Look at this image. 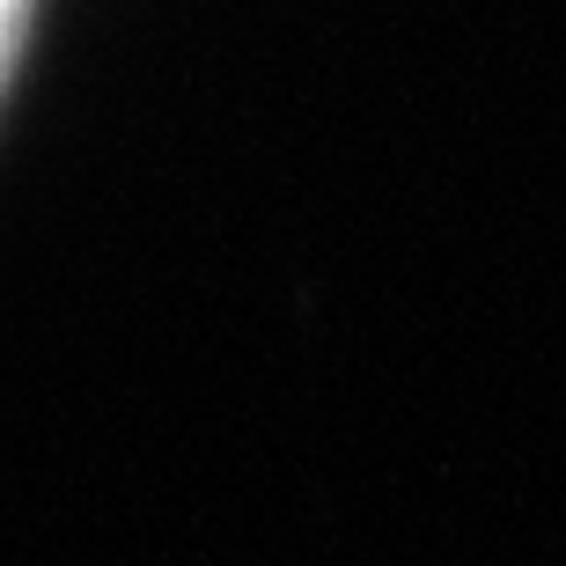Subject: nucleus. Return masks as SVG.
<instances>
[{
  "instance_id": "nucleus-1",
  "label": "nucleus",
  "mask_w": 566,
  "mask_h": 566,
  "mask_svg": "<svg viewBox=\"0 0 566 566\" xmlns=\"http://www.w3.org/2000/svg\"><path fill=\"white\" fill-rule=\"evenodd\" d=\"M30 8H38V0H0V88H8V66H15V52H22Z\"/></svg>"
}]
</instances>
